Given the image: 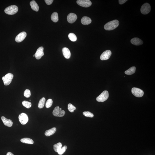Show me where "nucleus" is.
Segmentation results:
<instances>
[{"label": "nucleus", "mask_w": 155, "mask_h": 155, "mask_svg": "<svg viewBox=\"0 0 155 155\" xmlns=\"http://www.w3.org/2000/svg\"><path fill=\"white\" fill-rule=\"evenodd\" d=\"M19 121L22 124H26L28 122V118L27 115L24 113H22L19 116Z\"/></svg>", "instance_id": "obj_8"}, {"label": "nucleus", "mask_w": 155, "mask_h": 155, "mask_svg": "<svg viewBox=\"0 0 155 155\" xmlns=\"http://www.w3.org/2000/svg\"><path fill=\"white\" fill-rule=\"evenodd\" d=\"M33 57H35V55H33Z\"/></svg>", "instance_id": "obj_36"}, {"label": "nucleus", "mask_w": 155, "mask_h": 155, "mask_svg": "<svg viewBox=\"0 0 155 155\" xmlns=\"http://www.w3.org/2000/svg\"><path fill=\"white\" fill-rule=\"evenodd\" d=\"M44 48L43 46H41L37 49L35 55V57L37 59H39L44 55Z\"/></svg>", "instance_id": "obj_12"}, {"label": "nucleus", "mask_w": 155, "mask_h": 155, "mask_svg": "<svg viewBox=\"0 0 155 155\" xmlns=\"http://www.w3.org/2000/svg\"><path fill=\"white\" fill-rule=\"evenodd\" d=\"M83 114L86 117H94V115L89 112H83Z\"/></svg>", "instance_id": "obj_31"}, {"label": "nucleus", "mask_w": 155, "mask_h": 155, "mask_svg": "<svg viewBox=\"0 0 155 155\" xmlns=\"http://www.w3.org/2000/svg\"><path fill=\"white\" fill-rule=\"evenodd\" d=\"M76 109L75 107L71 103H69L68 105V109L69 112H73Z\"/></svg>", "instance_id": "obj_27"}, {"label": "nucleus", "mask_w": 155, "mask_h": 155, "mask_svg": "<svg viewBox=\"0 0 155 155\" xmlns=\"http://www.w3.org/2000/svg\"><path fill=\"white\" fill-rule=\"evenodd\" d=\"M131 42L132 44L135 46H140L143 44V41L141 39L136 37L132 39Z\"/></svg>", "instance_id": "obj_15"}, {"label": "nucleus", "mask_w": 155, "mask_h": 155, "mask_svg": "<svg viewBox=\"0 0 155 155\" xmlns=\"http://www.w3.org/2000/svg\"><path fill=\"white\" fill-rule=\"evenodd\" d=\"M53 104V101L51 99H49L47 101L46 104V108H49L51 107Z\"/></svg>", "instance_id": "obj_28"}, {"label": "nucleus", "mask_w": 155, "mask_h": 155, "mask_svg": "<svg viewBox=\"0 0 155 155\" xmlns=\"http://www.w3.org/2000/svg\"><path fill=\"white\" fill-rule=\"evenodd\" d=\"M20 141L22 143L26 144H33L34 141L32 139L29 138H23L20 140Z\"/></svg>", "instance_id": "obj_20"}, {"label": "nucleus", "mask_w": 155, "mask_h": 155, "mask_svg": "<svg viewBox=\"0 0 155 155\" xmlns=\"http://www.w3.org/2000/svg\"><path fill=\"white\" fill-rule=\"evenodd\" d=\"M108 91L105 90L96 98V100L98 102H103L108 99Z\"/></svg>", "instance_id": "obj_4"}, {"label": "nucleus", "mask_w": 155, "mask_h": 155, "mask_svg": "<svg viewBox=\"0 0 155 155\" xmlns=\"http://www.w3.org/2000/svg\"><path fill=\"white\" fill-rule=\"evenodd\" d=\"M77 15L75 14L70 13L67 16V19L68 23H73L77 20Z\"/></svg>", "instance_id": "obj_13"}, {"label": "nucleus", "mask_w": 155, "mask_h": 155, "mask_svg": "<svg viewBox=\"0 0 155 155\" xmlns=\"http://www.w3.org/2000/svg\"><path fill=\"white\" fill-rule=\"evenodd\" d=\"M60 110H62V108H60Z\"/></svg>", "instance_id": "obj_35"}, {"label": "nucleus", "mask_w": 155, "mask_h": 155, "mask_svg": "<svg viewBox=\"0 0 155 155\" xmlns=\"http://www.w3.org/2000/svg\"><path fill=\"white\" fill-rule=\"evenodd\" d=\"M1 119L5 126L8 127H11L12 126L13 123L11 120L7 119L3 116L1 117Z\"/></svg>", "instance_id": "obj_14"}, {"label": "nucleus", "mask_w": 155, "mask_h": 155, "mask_svg": "<svg viewBox=\"0 0 155 155\" xmlns=\"http://www.w3.org/2000/svg\"><path fill=\"white\" fill-rule=\"evenodd\" d=\"M65 114V111L60 110L59 106L55 107L53 112V115L56 117H62Z\"/></svg>", "instance_id": "obj_7"}, {"label": "nucleus", "mask_w": 155, "mask_h": 155, "mask_svg": "<svg viewBox=\"0 0 155 155\" xmlns=\"http://www.w3.org/2000/svg\"><path fill=\"white\" fill-rule=\"evenodd\" d=\"M62 51L63 55L66 58L68 59L70 58L71 53L69 49L66 47L63 48Z\"/></svg>", "instance_id": "obj_16"}, {"label": "nucleus", "mask_w": 155, "mask_h": 155, "mask_svg": "<svg viewBox=\"0 0 155 155\" xmlns=\"http://www.w3.org/2000/svg\"><path fill=\"white\" fill-rule=\"evenodd\" d=\"M30 5L31 8L34 11L38 12L39 10V6L35 1L33 0L30 2Z\"/></svg>", "instance_id": "obj_18"}, {"label": "nucleus", "mask_w": 155, "mask_h": 155, "mask_svg": "<svg viewBox=\"0 0 155 155\" xmlns=\"http://www.w3.org/2000/svg\"><path fill=\"white\" fill-rule=\"evenodd\" d=\"M6 155H14L12 152H8Z\"/></svg>", "instance_id": "obj_34"}, {"label": "nucleus", "mask_w": 155, "mask_h": 155, "mask_svg": "<svg viewBox=\"0 0 155 155\" xmlns=\"http://www.w3.org/2000/svg\"><path fill=\"white\" fill-rule=\"evenodd\" d=\"M77 3L79 6L85 8L90 7L92 5L91 2L89 0H78Z\"/></svg>", "instance_id": "obj_9"}, {"label": "nucleus", "mask_w": 155, "mask_h": 155, "mask_svg": "<svg viewBox=\"0 0 155 155\" xmlns=\"http://www.w3.org/2000/svg\"><path fill=\"white\" fill-rule=\"evenodd\" d=\"M127 1V0H119V2L120 4H122L125 3Z\"/></svg>", "instance_id": "obj_33"}, {"label": "nucleus", "mask_w": 155, "mask_h": 155, "mask_svg": "<svg viewBox=\"0 0 155 155\" xmlns=\"http://www.w3.org/2000/svg\"><path fill=\"white\" fill-rule=\"evenodd\" d=\"M14 75L12 74L9 73L5 75L4 77L2 78L4 84L5 86L9 85L12 81Z\"/></svg>", "instance_id": "obj_3"}, {"label": "nucleus", "mask_w": 155, "mask_h": 155, "mask_svg": "<svg viewBox=\"0 0 155 155\" xmlns=\"http://www.w3.org/2000/svg\"><path fill=\"white\" fill-rule=\"evenodd\" d=\"M111 55H112V52L110 50H106L101 55L100 59L102 60H107L110 57Z\"/></svg>", "instance_id": "obj_10"}, {"label": "nucleus", "mask_w": 155, "mask_h": 155, "mask_svg": "<svg viewBox=\"0 0 155 155\" xmlns=\"http://www.w3.org/2000/svg\"><path fill=\"white\" fill-rule=\"evenodd\" d=\"M62 147V144L61 143H59L54 145V149L55 152H58Z\"/></svg>", "instance_id": "obj_23"}, {"label": "nucleus", "mask_w": 155, "mask_h": 155, "mask_svg": "<svg viewBox=\"0 0 155 155\" xmlns=\"http://www.w3.org/2000/svg\"><path fill=\"white\" fill-rule=\"evenodd\" d=\"M46 99L44 97H43L40 100L38 105V108H43L44 106Z\"/></svg>", "instance_id": "obj_24"}, {"label": "nucleus", "mask_w": 155, "mask_h": 155, "mask_svg": "<svg viewBox=\"0 0 155 155\" xmlns=\"http://www.w3.org/2000/svg\"><path fill=\"white\" fill-rule=\"evenodd\" d=\"M67 149V147L66 146H64L63 147H62L61 149L58 152V154L59 155H61L63 154L66 151Z\"/></svg>", "instance_id": "obj_29"}, {"label": "nucleus", "mask_w": 155, "mask_h": 155, "mask_svg": "<svg viewBox=\"0 0 155 155\" xmlns=\"http://www.w3.org/2000/svg\"><path fill=\"white\" fill-rule=\"evenodd\" d=\"M22 104L24 106L28 108H30L32 105L31 103L26 101H23Z\"/></svg>", "instance_id": "obj_26"}, {"label": "nucleus", "mask_w": 155, "mask_h": 155, "mask_svg": "<svg viewBox=\"0 0 155 155\" xmlns=\"http://www.w3.org/2000/svg\"><path fill=\"white\" fill-rule=\"evenodd\" d=\"M136 70V68L135 67H132L128 70L125 71V74L128 75H131L135 73Z\"/></svg>", "instance_id": "obj_21"}, {"label": "nucleus", "mask_w": 155, "mask_h": 155, "mask_svg": "<svg viewBox=\"0 0 155 155\" xmlns=\"http://www.w3.org/2000/svg\"><path fill=\"white\" fill-rule=\"evenodd\" d=\"M68 37L69 39L73 42L76 41L77 39V36L73 33H70L68 35Z\"/></svg>", "instance_id": "obj_25"}, {"label": "nucleus", "mask_w": 155, "mask_h": 155, "mask_svg": "<svg viewBox=\"0 0 155 155\" xmlns=\"http://www.w3.org/2000/svg\"><path fill=\"white\" fill-rule=\"evenodd\" d=\"M56 131V128H53L50 130H46L45 133V135L47 136H50L55 133Z\"/></svg>", "instance_id": "obj_19"}, {"label": "nucleus", "mask_w": 155, "mask_h": 155, "mask_svg": "<svg viewBox=\"0 0 155 155\" xmlns=\"http://www.w3.org/2000/svg\"><path fill=\"white\" fill-rule=\"evenodd\" d=\"M52 20L55 23H56L58 20V16L57 13L54 12L52 14L51 16Z\"/></svg>", "instance_id": "obj_22"}, {"label": "nucleus", "mask_w": 155, "mask_h": 155, "mask_svg": "<svg viewBox=\"0 0 155 155\" xmlns=\"http://www.w3.org/2000/svg\"><path fill=\"white\" fill-rule=\"evenodd\" d=\"M24 96L26 98H29L31 95V92L30 90L28 89H27L24 92Z\"/></svg>", "instance_id": "obj_30"}, {"label": "nucleus", "mask_w": 155, "mask_h": 155, "mask_svg": "<svg viewBox=\"0 0 155 155\" xmlns=\"http://www.w3.org/2000/svg\"><path fill=\"white\" fill-rule=\"evenodd\" d=\"M18 8L15 5H12L6 8L4 10L5 12L8 15H13L18 12Z\"/></svg>", "instance_id": "obj_2"}, {"label": "nucleus", "mask_w": 155, "mask_h": 155, "mask_svg": "<svg viewBox=\"0 0 155 155\" xmlns=\"http://www.w3.org/2000/svg\"><path fill=\"white\" fill-rule=\"evenodd\" d=\"M151 10L150 5L148 3H145L141 6L140 11L144 15H147L149 13Z\"/></svg>", "instance_id": "obj_6"}, {"label": "nucleus", "mask_w": 155, "mask_h": 155, "mask_svg": "<svg viewBox=\"0 0 155 155\" xmlns=\"http://www.w3.org/2000/svg\"><path fill=\"white\" fill-rule=\"evenodd\" d=\"M92 20L90 18L87 16H84L81 20V22L82 24L85 25H87L91 23Z\"/></svg>", "instance_id": "obj_17"}, {"label": "nucleus", "mask_w": 155, "mask_h": 155, "mask_svg": "<svg viewBox=\"0 0 155 155\" xmlns=\"http://www.w3.org/2000/svg\"><path fill=\"white\" fill-rule=\"evenodd\" d=\"M131 92L132 94L135 97H140L143 96L144 92L143 90L138 88L134 87L132 89Z\"/></svg>", "instance_id": "obj_5"}, {"label": "nucleus", "mask_w": 155, "mask_h": 155, "mask_svg": "<svg viewBox=\"0 0 155 155\" xmlns=\"http://www.w3.org/2000/svg\"><path fill=\"white\" fill-rule=\"evenodd\" d=\"M45 1L46 4L48 5H50L51 4L54 0H45Z\"/></svg>", "instance_id": "obj_32"}, {"label": "nucleus", "mask_w": 155, "mask_h": 155, "mask_svg": "<svg viewBox=\"0 0 155 155\" xmlns=\"http://www.w3.org/2000/svg\"><path fill=\"white\" fill-rule=\"evenodd\" d=\"M27 35V33L26 32H21L16 36L15 39L16 41L18 43L22 42L25 39Z\"/></svg>", "instance_id": "obj_11"}, {"label": "nucleus", "mask_w": 155, "mask_h": 155, "mask_svg": "<svg viewBox=\"0 0 155 155\" xmlns=\"http://www.w3.org/2000/svg\"><path fill=\"white\" fill-rule=\"evenodd\" d=\"M119 22L117 20H115L110 21L104 25V29L107 31H111L115 29L118 27Z\"/></svg>", "instance_id": "obj_1"}]
</instances>
